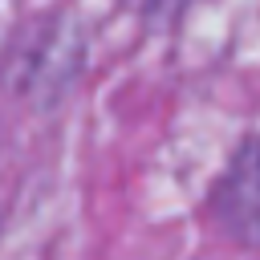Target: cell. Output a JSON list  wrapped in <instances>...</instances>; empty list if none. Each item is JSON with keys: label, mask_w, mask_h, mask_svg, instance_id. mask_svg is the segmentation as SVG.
Segmentation results:
<instances>
[{"label": "cell", "mask_w": 260, "mask_h": 260, "mask_svg": "<svg viewBox=\"0 0 260 260\" xmlns=\"http://www.w3.org/2000/svg\"><path fill=\"white\" fill-rule=\"evenodd\" d=\"M215 215L236 240L260 248V138H248L236 150L215 191Z\"/></svg>", "instance_id": "obj_1"}]
</instances>
